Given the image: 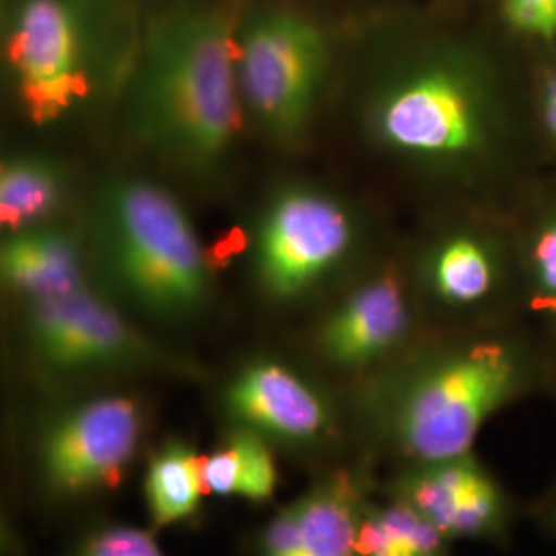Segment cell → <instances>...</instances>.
<instances>
[{
	"label": "cell",
	"mask_w": 556,
	"mask_h": 556,
	"mask_svg": "<svg viewBox=\"0 0 556 556\" xmlns=\"http://www.w3.org/2000/svg\"><path fill=\"white\" fill-rule=\"evenodd\" d=\"M200 484L204 495L233 497L241 484V450L233 431L208 456H200Z\"/></svg>",
	"instance_id": "44dd1931"
},
{
	"label": "cell",
	"mask_w": 556,
	"mask_h": 556,
	"mask_svg": "<svg viewBox=\"0 0 556 556\" xmlns=\"http://www.w3.org/2000/svg\"><path fill=\"white\" fill-rule=\"evenodd\" d=\"M544 119H546V126L551 128V132L555 135L556 139V75L553 79L548 80V85H546V93H544Z\"/></svg>",
	"instance_id": "cb8c5ba5"
},
{
	"label": "cell",
	"mask_w": 556,
	"mask_h": 556,
	"mask_svg": "<svg viewBox=\"0 0 556 556\" xmlns=\"http://www.w3.org/2000/svg\"><path fill=\"white\" fill-rule=\"evenodd\" d=\"M223 410L233 427L285 447H312L332 435L328 396L298 369L270 355L248 358L223 388Z\"/></svg>",
	"instance_id": "30bf717a"
},
{
	"label": "cell",
	"mask_w": 556,
	"mask_h": 556,
	"mask_svg": "<svg viewBox=\"0 0 556 556\" xmlns=\"http://www.w3.org/2000/svg\"><path fill=\"white\" fill-rule=\"evenodd\" d=\"M410 328L404 285L394 273L367 278L349 291L316 328L314 349L342 371L374 365L392 353Z\"/></svg>",
	"instance_id": "7c38bea8"
},
{
	"label": "cell",
	"mask_w": 556,
	"mask_h": 556,
	"mask_svg": "<svg viewBox=\"0 0 556 556\" xmlns=\"http://www.w3.org/2000/svg\"><path fill=\"white\" fill-rule=\"evenodd\" d=\"M516 379V361L503 344L482 342L433 358L397 383L388 406L390 435L415 464L466 456L514 394Z\"/></svg>",
	"instance_id": "8992f818"
},
{
	"label": "cell",
	"mask_w": 556,
	"mask_h": 556,
	"mask_svg": "<svg viewBox=\"0 0 556 556\" xmlns=\"http://www.w3.org/2000/svg\"><path fill=\"white\" fill-rule=\"evenodd\" d=\"M450 538L392 497L386 505L367 503L358 528V556H447Z\"/></svg>",
	"instance_id": "e0dca14e"
},
{
	"label": "cell",
	"mask_w": 556,
	"mask_h": 556,
	"mask_svg": "<svg viewBox=\"0 0 556 556\" xmlns=\"http://www.w3.org/2000/svg\"><path fill=\"white\" fill-rule=\"evenodd\" d=\"M429 280L439 299L450 305H470L493 287V266L477 239H445L429 264Z\"/></svg>",
	"instance_id": "ac0fdd59"
},
{
	"label": "cell",
	"mask_w": 556,
	"mask_h": 556,
	"mask_svg": "<svg viewBox=\"0 0 556 556\" xmlns=\"http://www.w3.org/2000/svg\"><path fill=\"white\" fill-rule=\"evenodd\" d=\"M231 431L238 438L241 450V484L238 497L264 503L275 495L278 482L277 462L273 456L270 441L243 427H233Z\"/></svg>",
	"instance_id": "d6986e66"
},
{
	"label": "cell",
	"mask_w": 556,
	"mask_h": 556,
	"mask_svg": "<svg viewBox=\"0 0 556 556\" xmlns=\"http://www.w3.org/2000/svg\"><path fill=\"white\" fill-rule=\"evenodd\" d=\"M21 330L27 357L52 378L200 376L199 365L142 332L98 282L64 298L23 305Z\"/></svg>",
	"instance_id": "52a82bcc"
},
{
	"label": "cell",
	"mask_w": 556,
	"mask_h": 556,
	"mask_svg": "<svg viewBox=\"0 0 556 556\" xmlns=\"http://www.w3.org/2000/svg\"><path fill=\"white\" fill-rule=\"evenodd\" d=\"M73 556H165V553L151 532L116 523L89 532Z\"/></svg>",
	"instance_id": "ffe728a7"
},
{
	"label": "cell",
	"mask_w": 556,
	"mask_h": 556,
	"mask_svg": "<svg viewBox=\"0 0 556 556\" xmlns=\"http://www.w3.org/2000/svg\"><path fill=\"white\" fill-rule=\"evenodd\" d=\"M367 124L400 155L459 160L480 140L477 89L457 66L427 64L383 85L367 105Z\"/></svg>",
	"instance_id": "9c48e42d"
},
{
	"label": "cell",
	"mask_w": 556,
	"mask_h": 556,
	"mask_svg": "<svg viewBox=\"0 0 556 556\" xmlns=\"http://www.w3.org/2000/svg\"><path fill=\"white\" fill-rule=\"evenodd\" d=\"M243 11L238 0H192L161 13L119 93L132 140L190 181L223 178L248 128L238 77Z\"/></svg>",
	"instance_id": "6da1fadb"
},
{
	"label": "cell",
	"mask_w": 556,
	"mask_h": 556,
	"mask_svg": "<svg viewBox=\"0 0 556 556\" xmlns=\"http://www.w3.org/2000/svg\"><path fill=\"white\" fill-rule=\"evenodd\" d=\"M2 289L21 305L64 298L96 285L83 217L9 231L0 241Z\"/></svg>",
	"instance_id": "4fadbf2b"
},
{
	"label": "cell",
	"mask_w": 556,
	"mask_h": 556,
	"mask_svg": "<svg viewBox=\"0 0 556 556\" xmlns=\"http://www.w3.org/2000/svg\"><path fill=\"white\" fill-rule=\"evenodd\" d=\"M534 262L542 289L556 299V225L538 239Z\"/></svg>",
	"instance_id": "603a6c76"
},
{
	"label": "cell",
	"mask_w": 556,
	"mask_h": 556,
	"mask_svg": "<svg viewBox=\"0 0 556 556\" xmlns=\"http://www.w3.org/2000/svg\"><path fill=\"white\" fill-rule=\"evenodd\" d=\"M105 23L101 0H9L2 71L25 124L60 128L122 93L137 50H118Z\"/></svg>",
	"instance_id": "3957f363"
},
{
	"label": "cell",
	"mask_w": 556,
	"mask_h": 556,
	"mask_svg": "<svg viewBox=\"0 0 556 556\" xmlns=\"http://www.w3.org/2000/svg\"><path fill=\"white\" fill-rule=\"evenodd\" d=\"M505 13L526 34L540 38L556 36V0H505Z\"/></svg>",
	"instance_id": "7402d4cb"
},
{
	"label": "cell",
	"mask_w": 556,
	"mask_h": 556,
	"mask_svg": "<svg viewBox=\"0 0 556 556\" xmlns=\"http://www.w3.org/2000/svg\"><path fill=\"white\" fill-rule=\"evenodd\" d=\"M332 71V40L291 7L245 9L238 34L239 93L248 128L280 151L309 140Z\"/></svg>",
	"instance_id": "277c9868"
},
{
	"label": "cell",
	"mask_w": 556,
	"mask_h": 556,
	"mask_svg": "<svg viewBox=\"0 0 556 556\" xmlns=\"http://www.w3.org/2000/svg\"><path fill=\"white\" fill-rule=\"evenodd\" d=\"M358 219L321 181H277L245 233L248 273L262 298L289 305L314 295L355 256Z\"/></svg>",
	"instance_id": "5b68a950"
},
{
	"label": "cell",
	"mask_w": 556,
	"mask_h": 556,
	"mask_svg": "<svg viewBox=\"0 0 556 556\" xmlns=\"http://www.w3.org/2000/svg\"><path fill=\"white\" fill-rule=\"evenodd\" d=\"M96 282L119 305L190 321L215 298V262L181 200L157 179L112 174L83 215Z\"/></svg>",
	"instance_id": "7a4b0ae2"
},
{
	"label": "cell",
	"mask_w": 556,
	"mask_h": 556,
	"mask_svg": "<svg viewBox=\"0 0 556 556\" xmlns=\"http://www.w3.org/2000/svg\"><path fill=\"white\" fill-rule=\"evenodd\" d=\"M144 431L147 406L132 394H100L62 406L38 438L43 489L60 501L116 489Z\"/></svg>",
	"instance_id": "ba28073f"
},
{
	"label": "cell",
	"mask_w": 556,
	"mask_h": 556,
	"mask_svg": "<svg viewBox=\"0 0 556 556\" xmlns=\"http://www.w3.org/2000/svg\"><path fill=\"white\" fill-rule=\"evenodd\" d=\"M75 179L68 163L43 149H15L0 163V227L4 233L64 219Z\"/></svg>",
	"instance_id": "9a60e30c"
},
{
	"label": "cell",
	"mask_w": 556,
	"mask_h": 556,
	"mask_svg": "<svg viewBox=\"0 0 556 556\" xmlns=\"http://www.w3.org/2000/svg\"><path fill=\"white\" fill-rule=\"evenodd\" d=\"M200 456L186 439L169 438L149 457L144 501L157 528L186 521L199 511Z\"/></svg>",
	"instance_id": "2e32d148"
},
{
	"label": "cell",
	"mask_w": 556,
	"mask_h": 556,
	"mask_svg": "<svg viewBox=\"0 0 556 556\" xmlns=\"http://www.w3.org/2000/svg\"><path fill=\"white\" fill-rule=\"evenodd\" d=\"M392 497L408 503L450 540L493 536L505 519L503 493L472 454L418 462L392 484Z\"/></svg>",
	"instance_id": "8fae6325"
},
{
	"label": "cell",
	"mask_w": 556,
	"mask_h": 556,
	"mask_svg": "<svg viewBox=\"0 0 556 556\" xmlns=\"http://www.w3.org/2000/svg\"><path fill=\"white\" fill-rule=\"evenodd\" d=\"M367 507L357 472L337 470L282 507L260 538V556H358Z\"/></svg>",
	"instance_id": "5bb4252c"
}]
</instances>
